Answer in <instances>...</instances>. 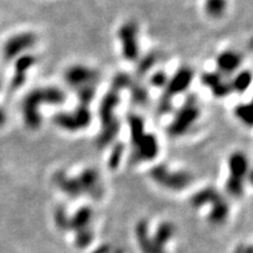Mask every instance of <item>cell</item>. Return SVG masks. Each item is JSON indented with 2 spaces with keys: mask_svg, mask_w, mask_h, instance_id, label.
I'll return each mask as SVG.
<instances>
[{
  "mask_svg": "<svg viewBox=\"0 0 253 253\" xmlns=\"http://www.w3.org/2000/svg\"><path fill=\"white\" fill-rule=\"evenodd\" d=\"M66 100L67 94L61 87L46 84L31 89L21 101V116L25 126L32 131L39 130L44 122L42 108L61 106Z\"/></svg>",
  "mask_w": 253,
  "mask_h": 253,
  "instance_id": "1",
  "label": "cell"
},
{
  "mask_svg": "<svg viewBox=\"0 0 253 253\" xmlns=\"http://www.w3.org/2000/svg\"><path fill=\"white\" fill-rule=\"evenodd\" d=\"M195 77V70L190 66H181L169 77L167 86L162 91V96L157 105V112L159 115H168L173 111L174 98L189 91Z\"/></svg>",
  "mask_w": 253,
  "mask_h": 253,
  "instance_id": "2",
  "label": "cell"
},
{
  "mask_svg": "<svg viewBox=\"0 0 253 253\" xmlns=\"http://www.w3.org/2000/svg\"><path fill=\"white\" fill-rule=\"evenodd\" d=\"M202 116V108L195 95L190 94L184 103L177 109L173 119L168 125L167 133L173 139H181L195 128Z\"/></svg>",
  "mask_w": 253,
  "mask_h": 253,
  "instance_id": "3",
  "label": "cell"
},
{
  "mask_svg": "<svg viewBox=\"0 0 253 253\" xmlns=\"http://www.w3.org/2000/svg\"><path fill=\"white\" fill-rule=\"evenodd\" d=\"M54 181L61 190L73 195H80L83 191L91 193L101 188L100 174L94 168L83 169L77 176H69L64 171H58Z\"/></svg>",
  "mask_w": 253,
  "mask_h": 253,
  "instance_id": "4",
  "label": "cell"
},
{
  "mask_svg": "<svg viewBox=\"0 0 253 253\" xmlns=\"http://www.w3.org/2000/svg\"><path fill=\"white\" fill-rule=\"evenodd\" d=\"M116 39L119 42L121 56L128 63H136L141 53V30L136 20L129 19L117 27Z\"/></svg>",
  "mask_w": 253,
  "mask_h": 253,
  "instance_id": "5",
  "label": "cell"
},
{
  "mask_svg": "<svg viewBox=\"0 0 253 253\" xmlns=\"http://www.w3.org/2000/svg\"><path fill=\"white\" fill-rule=\"evenodd\" d=\"M93 122V114L89 106L79 105L69 111H60L52 117L56 128L68 134H78L86 130Z\"/></svg>",
  "mask_w": 253,
  "mask_h": 253,
  "instance_id": "6",
  "label": "cell"
},
{
  "mask_svg": "<svg viewBox=\"0 0 253 253\" xmlns=\"http://www.w3.org/2000/svg\"><path fill=\"white\" fill-rule=\"evenodd\" d=\"M226 187L227 192L233 196H240L245 188V181L250 174V162L246 154L240 150H236L227 157Z\"/></svg>",
  "mask_w": 253,
  "mask_h": 253,
  "instance_id": "7",
  "label": "cell"
},
{
  "mask_svg": "<svg viewBox=\"0 0 253 253\" xmlns=\"http://www.w3.org/2000/svg\"><path fill=\"white\" fill-rule=\"evenodd\" d=\"M64 83L74 92L87 87H98L100 70L86 63H73L67 66L63 73Z\"/></svg>",
  "mask_w": 253,
  "mask_h": 253,
  "instance_id": "8",
  "label": "cell"
},
{
  "mask_svg": "<svg viewBox=\"0 0 253 253\" xmlns=\"http://www.w3.org/2000/svg\"><path fill=\"white\" fill-rule=\"evenodd\" d=\"M149 176L159 187L170 190H182L190 184L192 181V176L189 171L182 169L170 168L165 164H157L151 168Z\"/></svg>",
  "mask_w": 253,
  "mask_h": 253,
  "instance_id": "9",
  "label": "cell"
},
{
  "mask_svg": "<svg viewBox=\"0 0 253 253\" xmlns=\"http://www.w3.org/2000/svg\"><path fill=\"white\" fill-rule=\"evenodd\" d=\"M39 36L33 31H22L11 35L2 45L1 54L6 63L14 61L19 56L30 53L38 44Z\"/></svg>",
  "mask_w": 253,
  "mask_h": 253,
  "instance_id": "10",
  "label": "cell"
},
{
  "mask_svg": "<svg viewBox=\"0 0 253 253\" xmlns=\"http://www.w3.org/2000/svg\"><path fill=\"white\" fill-rule=\"evenodd\" d=\"M159 154V141L154 133L144 131L136 139L130 140V161L142 163L154 161Z\"/></svg>",
  "mask_w": 253,
  "mask_h": 253,
  "instance_id": "11",
  "label": "cell"
},
{
  "mask_svg": "<svg viewBox=\"0 0 253 253\" xmlns=\"http://www.w3.org/2000/svg\"><path fill=\"white\" fill-rule=\"evenodd\" d=\"M121 105V93L115 89L109 88L101 98L98 103L97 115L100 120V126L111 125L121 121L117 116V109Z\"/></svg>",
  "mask_w": 253,
  "mask_h": 253,
  "instance_id": "12",
  "label": "cell"
},
{
  "mask_svg": "<svg viewBox=\"0 0 253 253\" xmlns=\"http://www.w3.org/2000/svg\"><path fill=\"white\" fill-rule=\"evenodd\" d=\"M244 54L235 48H226L219 52L215 59L216 69L225 78H231L241 69L244 63Z\"/></svg>",
  "mask_w": 253,
  "mask_h": 253,
  "instance_id": "13",
  "label": "cell"
},
{
  "mask_svg": "<svg viewBox=\"0 0 253 253\" xmlns=\"http://www.w3.org/2000/svg\"><path fill=\"white\" fill-rule=\"evenodd\" d=\"M201 83L205 88L209 89L213 97L218 98V100L230 96L232 94L229 78H225L224 75L219 74L217 70L203 73L201 75Z\"/></svg>",
  "mask_w": 253,
  "mask_h": 253,
  "instance_id": "14",
  "label": "cell"
},
{
  "mask_svg": "<svg viewBox=\"0 0 253 253\" xmlns=\"http://www.w3.org/2000/svg\"><path fill=\"white\" fill-rule=\"evenodd\" d=\"M36 64H38V56L31 52L16 58L14 60V70L12 80H11V87L13 89H19L24 86L27 81L28 73Z\"/></svg>",
  "mask_w": 253,
  "mask_h": 253,
  "instance_id": "15",
  "label": "cell"
},
{
  "mask_svg": "<svg viewBox=\"0 0 253 253\" xmlns=\"http://www.w3.org/2000/svg\"><path fill=\"white\" fill-rule=\"evenodd\" d=\"M230 87H231L232 94H244L247 92V89L251 87L252 83V73L250 69L238 70L237 73L229 78Z\"/></svg>",
  "mask_w": 253,
  "mask_h": 253,
  "instance_id": "16",
  "label": "cell"
},
{
  "mask_svg": "<svg viewBox=\"0 0 253 253\" xmlns=\"http://www.w3.org/2000/svg\"><path fill=\"white\" fill-rule=\"evenodd\" d=\"M229 10V0H204L203 12L211 20H221Z\"/></svg>",
  "mask_w": 253,
  "mask_h": 253,
  "instance_id": "17",
  "label": "cell"
},
{
  "mask_svg": "<svg viewBox=\"0 0 253 253\" xmlns=\"http://www.w3.org/2000/svg\"><path fill=\"white\" fill-rule=\"evenodd\" d=\"M128 92L130 93L131 102L134 105L144 107L149 103V89L145 84L140 82L139 80L134 79L133 82L129 86Z\"/></svg>",
  "mask_w": 253,
  "mask_h": 253,
  "instance_id": "18",
  "label": "cell"
},
{
  "mask_svg": "<svg viewBox=\"0 0 253 253\" xmlns=\"http://www.w3.org/2000/svg\"><path fill=\"white\" fill-rule=\"evenodd\" d=\"M232 115L235 120L247 129H251L253 125L252 106L251 103L240 102L236 105L232 109Z\"/></svg>",
  "mask_w": 253,
  "mask_h": 253,
  "instance_id": "19",
  "label": "cell"
},
{
  "mask_svg": "<svg viewBox=\"0 0 253 253\" xmlns=\"http://www.w3.org/2000/svg\"><path fill=\"white\" fill-rule=\"evenodd\" d=\"M158 63V54L155 52L148 53L145 55H141L136 63V74L137 77H144L150 74V72Z\"/></svg>",
  "mask_w": 253,
  "mask_h": 253,
  "instance_id": "20",
  "label": "cell"
},
{
  "mask_svg": "<svg viewBox=\"0 0 253 253\" xmlns=\"http://www.w3.org/2000/svg\"><path fill=\"white\" fill-rule=\"evenodd\" d=\"M126 144L122 142L116 141L111 144V150L108 155V159H107V164H108L109 170H116L119 169L121 163L123 161V157L126 155Z\"/></svg>",
  "mask_w": 253,
  "mask_h": 253,
  "instance_id": "21",
  "label": "cell"
},
{
  "mask_svg": "<svg viewBox=\"0 0 253 253\" xmlns=\"http://www.w3.org/2000/svg\"><path fill=\"white\" fill-rule=\"evenodd\" d=\"M169 77L170 75L164 69H157L154 70V72H150V74H149V86L151 88L163 91L165 86H167Z\"/></svg>",
  "mask_w": 253,
  "mask_h": 253,
  "instance_id": "22",
  "label": "cell"
},
{
  "mask_svg": "<svg viewBox=\"0 0 253 253\" xmlns=\"http://www.w3.org/2000/svg\"><path fill=\"white\" fill-rule=\"evenodd\" d=\"M6 122H7L6 111H5L2 108H0V128L6 125Z\"/></svg>",
  "mask_w": 253,
  "mask_h": 253,
  "instance_id": "23",
  "label": "cell"
}]
</instances>
